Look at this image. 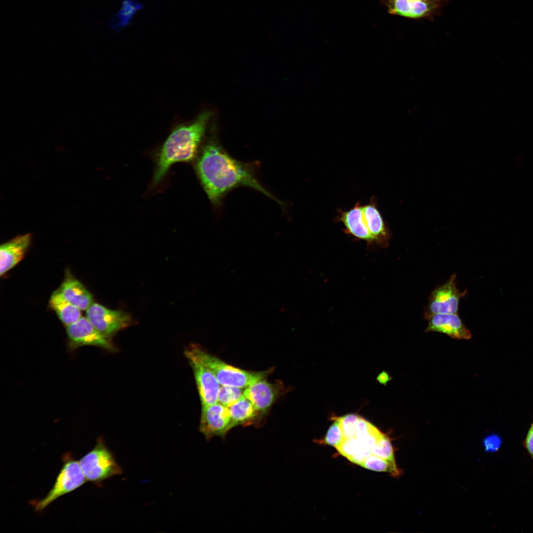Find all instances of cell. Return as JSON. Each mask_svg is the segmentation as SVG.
I'll return each mask as SVG.
<instances>
[{"label": "cell", "instance_id": "6da1fadb", "mask_svg": "<svg viewBox=\"0 0 533 533\" xmlns=\"http://www.w3.org/2000/svg\"><path fill=\"white\" fill-rule=\"evenodd\" d=\"M195 170L214 205L220 204L229 191L242 186L254 189L282 205L260 184L251 166L232 158L214 142L203 148L197 158Z\"/></svg>", "mask_w": 533, "mask_h": 533}, {"label": "cell", "instance_id": "7a4b0ae2", "mask_svg": "<svg viewBox=\"0 0 533 533\" xmlns=\"http://www.w3.org/2000/svg\"><path fill=\"white\" fill-rule=\"evenodd\" d=\"M210 115L204 112L192 123L178 127L170 134L156 158L153 184L163 178L173 164L195 158Z\"/></svg>", "mask_w": 533, "mask_h": 533}, {"label": "cell", "instance_id": "3957f363", "mask_svg": "<svg viewBox=\"0 0 533 533\" xmlns=\"http://www.w3.org/2000/svg\"><path fill=\"white\" fill-rule=\"evenodd\" d=\"M204 366L214 375L221 385L246 388L254 382L266 378L272 370L264 372L244 370L231 366L208 353L197 344H191L185 351Z\"/></svg>", "mask_w": 533, "mask_h": 533}, {"label": "cell", "instance_id": "277c9868", "mask_svg": "<svg viewBox=\"0 0 533 533\" xmlns=\"http://www.w3.org/2000/svg\"><path fill=\"white\" fill-rule=\"evenodd\" d=\"M87 481L99 485L104 480L122 473V469L102 439L79 460Z\"/></svg>", "mask_w": 533, "mask_h": 533}, {"label": "cell", "instance_id": "5b68a950", "mask_svg": "<svg viewBox=\"0 0 533 533\" xmlns=\"http://www.w3.org/2000/svg\"><path fill=\"white\" fill-rule=\"evenodd\" d=\"M63 458V465L52 488L43 498L32 502L36 511H42L54 500L76 490L87 481L79 461L71 454H65Z\"/></svg>", "mask_w": 533, "mask_h": 533}, {"label": "cell", "instance_id": "8992f818", "mask_svg": "<svg viewBox=\"0 0 533 533\" xmlns=\"http://www.w3.org/2000/svg\"><path fill=\"white\" fill-rule=\"evenodd\" d=\"M86 317L97 330L109 338L133 323L128 313L110 309L96 303L86 310Z\"/></svg>", "mask_w": 533, "mask_h": 533}, {"label": "cell", "instance_id": "52a82bcc", "mask_svg": "<svg viewBox=\"0 0 533 533\" xmlns=\"http://www.w3.org/2000/svg\"><path fill=\"white\" fill-rule=\"evenodd\" d=\"M457 283V275L453 273L446 282L431 292L424 314L426 319L435 314L457 313L459 301L466 291L461 293Z\"/></svg>", "mask_w": 533, "mask_h": 533}, {"label": "cell", "instance_id": "ba28073f", "mask_svg": "<svg viewBox=\"0 0 533 533\" xmlns=\"http://www.w3.org/2000/svg\"><path fill=\"white\" fill-rule=\"evenodd\" d=\"M232 428L228 408L218 402L202 405L199 430L207 441L214 436L224 438Z\"/></svg>", "mask_w": 533, "mask_h": 533}, {"label": "cell", "instance_id": "9c48e42d", "mask_svg": "<svg viewBox=\"0 0 533 533\" xmlns=\"http://www.w3.org/2000/svg\"><path fill=\"white\" fill-rule=\"evenodd\" d=\"M66 329L71 349L91 345L110 351L115 350L111 338L97 330L86 317L82 316L76 322L66 326Z\"/></svg>", "mask_w": 533, "mask_h": 533}, {"label": "cell", "instance_id": "30bf717a", "mask_svg": "<svg viewBox=\"0 0 533 533\" xmlns=\"http://www.w3.org/2000/svg\"><path fill=\"white\" fill-rule=\"evenodd\" d=\"M388 12L411 19H421L434 16L446 0H382Z\"/></svg>", "mask_w": 533, "mask_h": 533}, {"label": "cell", "instance_id": "8fae6325", "mask_svg": "<svg viewBox=\"0 0 533 533\" xmlns=\"http://www.w3.org/2000/svg\"><path fill=\"white\" fill-rule=\"evenodd\" d=\"M192 369L202 405L218 402L220 383L212 372L193 356L185 354Z\"/></svg>", "mask_w": 533, "mask_h": 533}, {"label": "cell", "instance_id": "7c38bea8", "mask_svg": "<svg viewBox=\"0 0 533 533\" xmlns=\"http://www.w3.org/2000/svg\"><path fill=\"white\" fill-rule=\"evenodd\" d=\"M283 389L281 383H271L265 378L245 388L243 394L258 411L265 414L280 395Z\"/></svg>", "mask_w": 533, "mask_h": 533}, {"label": "cell", "instance_id": "4fadbf2b", "mask_svg": "<svg viewBox=\"0 0 533 533\" xmlns=\"http://www.w3.org/2000/svg\"><path fill=\"white\" fill-rule=\"evenodd\" d=\"M425 332H436L457 340H469L472 335L457 313H439L428 317Z\"/></svg>", "mask_w": 533, "mask_h": 533}, {"label": "cell", "instance_id": "5bb4252c", "mask_svg": "<svg viewBox=\"0 0 533 533\" xmlns=\"http://www.w3.org/2000/svg\"><path fill=\"white\" fill-rule=\"evenodd\" d=\"M338 211V215L335 220L343 224L345 233L366 241L368 246L375 244L364 221L362 205L360 201H357L353 208L348 210L339 209Z\"/></svg>", "mask_w": 533, "mask_h": 533}, {"label": "cell", "instance_id": "9a60e30c", "mask_svg": "<svg viewBox=\"0 0 533 533\" xmlns=\"http://www.w3.org/2000/svg\"><path fill=\"white\" fill-rule=\"evenodd\" d=\"M363 219L375 243L387 247L391 239V232L379 211L375 197L369 202L362 205Z\"/></svg>", "mask_w": 533, "mask_h": 533}, {"label": "cell", "instance_id": "2e32d148", "mask_svg": "<svg viewBox=\"0 0 533 533\" xmlns=\"http://www.w3.org/2000/svg\"><path fill=\"white\" fill-rule=\"evenodd\" d=\"M31 242L29 234L17 236L0 247V275L2 276L24 257Z\"/></svg>", "mask_w": 533, "mask_h": 533}, {"label": "cell", "instance_id": "e0dca14e", "mask_svg": "<svg viewBox=\"0 0 533 533\" xmlns=\"http://www.w3.org/2000/svg\"><path fill=\"white\" fill-rule=\"evenodd\" d=\"M58 290L66 300L81 310H86L94 303L91 294L69 271Z\"/></svg>", "mask_w": 533, "mask_h": 533}, {"label": "cell", "instance_id": "ac0fdd59", "mask_svg": "<svg viewBox=\"0 0 533 533\" xmlns=\"http://www.w3.org/2000/svg\"><path fill=\"white\" fill-rule=\"evenodd\" d=\"M49 304L66 326L76 322L82 317L81 310L66 300L58 290L51 294Z\"/></svg>", "mask_w": 533, "mask_h": 533}, {"label": "cell", "instance_id": "d6986e66", "mask_svg": "<svg viewBox=\"0 0 533 533\" xmlns=\"http://www.w3.org/2000/svg\"><path fill=\"white\" fill-rule=\"evenodd\" d=\"M228 408L233 427L257 423L262 414L245 397Z\"/></svg>", "mask_w": 533, "mask_h": 533}, {"label": "cell", "instance_id": "ffe728a7", "mask_svg": "<svg viewBox=\"0 0 533 533\" xmlns=\"http://www.w3.org/2000/svg\"><path fill=\"white\" fill-rule=\"evenodd\" d=\"M143 7V4L135 0H124L119 11L112 19L111 26L120 31L127 26L136 13Z\"/></svg>", "mask_w": 533, "mask_h": 533}, {"label": "cell", "instance_id": "44dd1931", "mask_svg": "<svg viewBox=\"0 0 533 533\" xmlns=\"http://www.w3.org/2000/svg\"><path fill=\"white\" fill-rule=\"evenodd\" d=\"M360 465L375 471L388 472L394 477H398L401 474L400 470L397 465H393L388 461L372 454Z\"/></svg>", "mask_w": 533, "mask_h": 533}, {"label": "cell", "instance_id": "7402d4cb", "mask_svg": "<svg viewBox=\"0 0 533 533\" xmlns=\"http://www.w3.org/2000/svg\"><path fill=\"white\" fill-rule=\"evenodd\" d=\"M371 454L382 458L393 465H396L394 450L390 439L383 434L377 442L371 451Z\"/></svg>", "mask_w": 533, "mask_h": 533}, {"label": "cell", "instance_id": "603a6c76", "mask_svg": "<svg viewBox=\"0 0 533 533\" xmlns=\"http://www.w3.org/2000/svg\"><path fill=\"white\" fill-rule=\"evenodd\" d=\"M241 388L222 385L220 386L218 402L223 405L229 408L237 403L244 397Z\"/></svg>", "mask_w": 533, "mask_h": 533}, {"label": "cell", "instance_id": "cb8c5ba5", "mask_svg": "<svg viewBox=\"0 0 533 533\" xmlns=\"http://www.w3.org/2000/svg\"><path fill=\"white\" fill-rule=\"evenodd\" d=\"M343 438L339 418H335V421L330 426L326 433L324 442L337 449L340 446Z\"/></svg>", "mask_w": 533, "mask_h": 533}, {"label": "cell", "instance_id": "d4e9b609", "mask_svg": "<svg viewBox=\"0 0 533 533\" xmlns=\"http://www.w3.org/2000/svg\"><path fill=\"white\" fill-rule=\"evenodd\" d=\"M360 416L350 414L339 417L341 426L344 438L355 437L356 430Z\"/></svg>", "mask_w": 533, "mask_h": 533}, {"label": "cell", "instance_id": "484cf974", "mask_svg": "<svg viewBox=\"0 0 533 533\" xmlns=\"http://www.w3.org/2000/svg\"><path fill=\"white\" fill-rule=\"evenodd\" d=\"M502 439L496 434H491L483 440V446L487 452L494 453L498 451L502 445Z\"/></svg>", "mask_w": 533, "mask_h": 533}, {"label": "cell", "instance_id": "4316f807", "mask_svg": "<svg viewBox=\"0 0 533 533\" xmlns=\"http://www.w3.org/2000/svg\"><path fill=\"white\" fill-rule=\"evenodd\" d=\"M525 444V447L533 461V423L529 430Z\"/></svg>", "mask_w": 533, "mask_h": 533}, {"label": "cell", "instance_id": "83f0119b", "mask_svg": "<svg viewBox=\"0 0 533 533\" xmlns=\"http://www.w3.org/2000/svg\"><path fill=\"white\" fill-rule=\"evenodd\" d=\"M392 378L386 371H382L377 376L376 379L378 382L384 385H386L388 382H389Z\"/></svg>", "mask_w": 533, "mask_h": 533}]
</instances>
